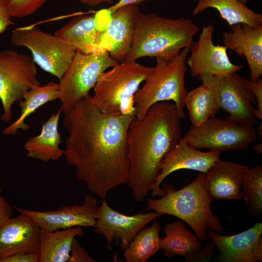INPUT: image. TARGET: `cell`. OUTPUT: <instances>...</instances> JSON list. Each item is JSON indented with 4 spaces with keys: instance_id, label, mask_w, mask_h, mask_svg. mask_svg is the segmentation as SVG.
Returning a JSON list of instances; mask_svg holds the SVG:
<instances>
[{
    "instance_id": "cell-1",
    "label": "cell",
    "mask_w": 262,
    "mask_h": 262,
    "mask_svg": "<svg viewBox=\"0 0 262 262\" xmlns=\"http://www.w3.org/2000/svg\"><path fill=\"white\" fill-rule=\"evenodd\" d=\"M68 135L64 155L77 178L96 196L105 198L129 177L127 132L134 115L102 113L90 94L64 113Z\"/></svg>"
},
{
    "instance_id": "cell-2",
    "label": "cell",
    "mask_w": 262,
    "mask_h": 262,
    "mask_svg": "<svg viewBox=\"0 0 262 262\" xmlns=\"http://www.w3.org/2000/svg\"><path fill=\"white\" fill-rule=\"evenodd\" d=\"M180 119L173 102L162 101L151 106L143 119L135 116L131 122L127 184L136 201L148 195L160 174L161 161L181 138Z\"/></svg>"
},
{
    "instance_id": "cell-3",
    "label": "cell",
    "mask_w": 262,
    "mask_h": 262,
    "mask_svg": "<svg viewBox=\"0 0 262 262\" xmlns=\"http://www.w3.org/2000/svg\"><path fill=\"white\" fill-rule=\"evenodd\" d=\"M198 32V27L189 18L172 19L140 12L131 49L124 61H136L144 57H173L183 48H189Z\"/></svg>"
},
{
    "instance_id": "cell-4",
    "label": "cell",
    "mask_w": 262,
    "mask_h": 262,
    "mask_svg": "<svg viewBox=\"0 0 262 262\" xmlns=\"http://www.w3.org/2000/svg\"><path fill=\"white\" fill-rule=\"evenodd\" d=\"M205 178V174L201 173L179 190L172 184H164V195L158 199H148L147 209L179 218L191 227L200 240H206L207 229L222 233L224 229L220 220L211 211L213 199L206 188Z\"/></svg>"
},
{
    "instance_id": "cell-5",
    "label": "cell",
    "mask_w": 262,
    "mask_h": 262,
    "mask_svg": "<svg viewBox=\"0 0 262 262\" xmlns=\"http://www.w3.org/2000/svg\"><path fill=\"white\" fill-rule=\"evenodd\" d=\"M189 52V48H185L173 57L156 58V65L153 71L134 96L136 118L143 119L155 103L171 100L180 118H185V98L188 92L184 77Z\"/></svg>"
},
{
    "instance_id": "cell-6",
    "label": "cell",
    "mask_w": 262,
    "mask_h": 262,
    "mask_svg": "<svg viewBox=\"0 0 262 262\" xmlns=\"http://www.w3.org/2000/svg\"><path fill=\"white\" fill-rule=\"evenodd\" d=\"M153 69L136 61L119 63L101 75L91 100L105 115H135L134 95Z\"/></svg>"
},
{
    "instance_id": "cell-7",
    "label": "cell",
    "mask_w": 262,
    "mask_h": 262,
    "mask_svg": "<svg viewBox=\"0 0 262 262\" xmlns=\"http://www.w3.org/2000/svg\"><path fill=\"white\" fill-rule=\"evenodd\" d=\"M119 63L106 51L88 54L76 51L58 83L62 112L68 111L90 94L103 73Z\"/></svg>"
},
{
    "instance_id": "cell-8",
    "label": "cell",
    "mask_w": 262,
    "mask_h": 262,
    "mask_svg": "<svg viewBox=\"0 0 262 262\" xmlns=\"http://www.w3.org/2000/svg\"><path fill=\"white\" fill-rule=\"evenodd\" d=\"M11 43L14 46L28 49L36 65L59 80L67 69L76 51L54 34L45 32L33 25L14 30Z\"/></svg>"
},
{
    "instance_id": "cell-9",
    "label": "cell",
    "mask_w": 262,
    "mask_h": 262,
    "mask_svg": "<svg viewBox=\"0 0 262 262\" xmlns=\"http://www.w3.org/2000/svg\"><path fill=\"white\" fill-rule=\"evenodd\" d=\"M184 138L197 149L221 152L246 149L257 139V131L254 125L213 116L199 126L191 125Z\"/></svg>"
},
{
    "instance_id": "cell-10",
    "label": "cell",
    "mask_w": 262,
    "mask_h": 262,
    "mask_svg": "<svg viewBox=\"0 0 262 262\" xmlns=\"http://www.w3.org/2000/svg\"><path fill=\"white\" fill-rule=\"evenodd\" d=\"M37 68L32 57L13 49L0 51V100L3 114L0 119L8 122L12 117V107L23 99L32 87L40 85Z\"/></svg>"
},
{
    "instance_id": "cell-11",
    "label": "cell",
    "mask_w": 262,
    "mask_h": 262,
    "mask_svg": "<svg viewBox=\"0 0 262 262\" xmlns=\"http://www.w3.org/2000/svg\"><path fill=\"white\" fill-rule=\"evenodd\" d=\"M197 77L212 91L219 108L228 113L226 119L238 123H257L253 113L256 101L249 80L237 72L224 77L203 74Z\"/></svg>"
},
{
    "instance_id": "cell-12",
    "label": "cell",
    "mask_w": 262,
    "mask_h": 262,
    "mask_svg": "<svg viewBox=\"0 0 262 262\" xmlns=\"http://www.w3.org/2000/svg\"><path fill=\"white\" fill-rule=\"evenodd\" d=\"M213 31L212 24L203 27L197 41H193L189 47L191 55L186 63L193 77L203 74L224 77L237 72L243 67L242 65L231 62L225 46L213 44Z\"/></svg>"
},
{
    "instance_id": "cell-13",
    "label": "cell",
    "mask_w": 262,
    "mask_h": 262,
    "mask_svg": "<svg viewBox=\"0 0 262 262\" xmlns=\"http://www.w3.org/2000/svg\"><path fill=\"white\" fill-rule=\"evenodd\" d=\"M161 215L155 211L127 215L110 207L104 200L99 206L94 228L97 233L105 237L109 244L119 243L121 249L125 250L147 224Z\"/></svg>"
},
{
    "instance_id": "cell-14",
    "label": "cell",
    "mask_w": 262,
    "mask_h": 262,
    "mask_svg": "<svg viewBox=\"0 0 262 262\" xmlns=\"http://www.w3.org/2000/svg\"><path fill=\"white\" fill-rule=\"evenodd\" d=\"M18 212H23L33 219L41 229L49 231L73 227H94L99 206L96 197L88 194L81 205L63 206L55 210L38 211L15 206Z\"/></svg>"
},
{
    "instance_id": "cell-15",
    "label": "cell",
    "mask_w": 262,
    "mask_h": 262,
    "mask_svg": "<svg viewBox=\"0 0 262 262\" xmlns=\"http://www.w3.org/2000/svg\"><path fill=\"white\" fill-rule=\"evenodd\" d=\"M220 152H202L189 145L185 139L181 138L176 146L164 157L159 168L160 172L151 187L152 196H163L165 193L160 185L169 174L180 169H189L205 174L217 160Z\"/></svg>"
},
{
    "instance_id": "cell-16",
    "label": "cell",
    "mask_w": 262,
    "mask_h": 262,
    "mask_svg": "<svg viewBox=\"0 0 262 262\" xmlns=\"http://www.w3.org/2000/svg\"><path fill=\"white\" fill-rule=\"evenodd\" d=\"M207 237L217 247L221 262H256L262 261V223L234 235H222L209 230Z\"/></svg>"
},
{
    "instance_id": "cell-17",
    "label": "cell",
    "mask_w": 262,
    "mask_h": 262,
    "mask_svg": "<svg viewBox=\"0 0 262 262\" xmlns=\"http://www.w3.org/2000/svg\"><path fill=\"white\" fill-rule=\"evenodd\" d=\"M140 12L138 4L127 5L117 9L111 14L103 31L101 49L119 63L124 61L131 50L135 21Z\"/></svg>"
},
{
    "instance_id": "cell-18",
    "label": "cell",
    "mask_w": 262,
    "mask_h": 262,
    "mask_svg": "<svg viewBox=\"0 0 262 262\" xmlns=\"http://www.w3.org/2000/svg\"><path fill=\"white\" fill-rule=\"evenodd\" d=\"M41 229L29 215L19 212L0 227V262L18 252L38 251Z\"/></svg>"
},
{
    "instance_id": "cell-19",
    "label": "cell",
    "mask_w": 262,
    "mask_h": 262,
    "mask_svg": "<svg viewBox=\"0 0 262 262\" xmlns=\"http://www.w3.org/2000/svg\"><path fill=\"white\" fill-rule=\"evenodd\" d=\"M229 28L223 33L224 46L244 56L250 70L249 81H258L262 76V26L238 23Z\"/></svg>"
},
{
    "instance_id": "cell-20",
    "label": "cell",
    "mask_w": 262,
    "mask_h": 262,
    "mask_svg": "<svg viewBox=\"0 0 262 262\" xmlns=\"http://www.w3.org/2000/svg\"><path fill=\"white\" fill-rule=\"evenodd\" d=\"M248 167L238 163L216 161L205 174V185L211 198L221 199L242 198V181Z\"/></svg>"
},
{
    "instance_id": "cell-21",
    "label": "cell",
    "mask_w": 262,
    "mask_h": 262,
    "mask_svg": "<svg viewBox=\"0 0 262 262\" xmlns=\"http://www.w3.org/2000/svg\"><path fill=\"white\" fill-rule=\"evenodd\" d=\"M97 18V15L76 16L54 34L73 47L76 51L88 54L103 50L102 36L105 27L99 28Z\"/></svg>"
},
{
    "instance_id": "cell-22",
    "label": "cell",
    "mask_w": 262,
    "mask_h": 262,
    "mask_svg": "<svg viewBox=\"0 0 262 262\" xmlns=\"http://www.w3.org/2000/svg\"><path fill=\"white\" fill-rule=\"evenodd\" d=\"M61 107L42 125L39 134L29 139L25 143L24 148L28 157L47 162L56 161L64 155V150L59 147L61 143L58 124Z\"/></svg>"
},
{
    "instance_id": "cell-23",
    "label": "cell",
    "mask_w": 262,
    "mask_h": 262,
    "mask_svg": "<svg viewBox=\"0 0 262 262\" xmlns=\"http://www.w3.org/2000/svg\"><path fill=\"white\" fill-rule=\"evenodd\" d=\"M84 233L81 227L53 231L41 229L39 262H68L74 239Z\"/></svg>"
},
{
    "instance_id": "cell-24",
    "label": "cell",
    "mask_w": 262,
    "mask_h": 262,
    "mask_svg": "<svg viewBox=\"0 0 262 262\" xmlns=\"http://www.w3.org/2000/svg\"><path fill=\"white\" fill-rule=\"evenodd\" d=\"M59 98L58 83L50 82L44 86L39 85L32 87L24 94L23 99L19 101L20 115L4 129L3 134L14 135L19 129L28 131L30 126L25 122L26 118L41 106Z\"/></svg>"
},
{
    "instance_id": "cell-25",
    "label": "cell",
    "mask_w": 262,
    "mask_h": 262,
    "mask_svg": "<svg viewBox=\"0 0 262 262\" xmlns=\"http://www.w3.org/2000/svg\"><path fill=\"white\" fill-rule=\"evenodd\" d=\"M164 232L165 236L161 238L160 246L167 257L181 255L185 258L202 248L201 242L181 220L167 224Z\"/></svg>"
},
{
    "instance_id": "cell-26",
    "label": "cell",
    "mask_w": 262,
    "mask_h": 262,
    "mask_svg": "<svg viewBox=\"0 0 262 262\" xmlns=\"http://www.w3.org/2000/svg\"><path fill=\"white\" fill-rule=\"evenodd\" d=\"M209 8L216 9L229 26L238 23H246L255 27L262 26V15L254 12L239 0H197L192 10V16Z\"/></svg>"
},
{
    "instance_id": "cell-27",
    "label": "cell",
    "mask_w": 262,
    "mask_h": 262,
    "mask_svg": "<svg viewBox=\"0 0 262 262\" xmlns=\"http://www.w3.org/2000/svg\"><path fill=\"white\" fill-rule=\"evenodd\" d=\"M161 226L154 220L151 226L143 228L125 249L123 257L126 262H145L161 249L159 233Z\"/></svg>"
},
{
    "instance_id": "cell-28",
    "label": "cell",
    "mask_w": 262,
    "mask_h": 262,
    "mask_svg": "<svg viewBox=\"0 0 262 262\" xmlns=\"http://www.w3.org/2000/svg\"><path fill=\"white\" fill-rule=\"evenodd\" d=\"M192 125L198 126L219 111L216 99L205 84L187 92L185 98Z\"/></svg>"
},
{
    "instance_id": "cell-29",
    "label": "cell",
    "mask_w": 262,
    "mask_h": 262,
    "mask_svg": "<svg viewBox=\"0 0 262 262\" xmlns=\"http://www.w3.org/2000/svg\"><path fill=\"white\" fill-rule=\"evenodd\" d=\"M242 198L246 206L252 214L262 213V166L247 168L242 181Z\"/></svg>"
},
{
    "instance_id": "cell-30",
    "label": "cell",
    "mask_w": 262,
    "mask_h": 262,
    "mask_svg": "<svg viewBox=\"0 0 262 262\" xmlns=\"http://www.w3.org/2000/svg\"><path fill=\"white\" fill-rule=\"evenodd\" d=\"M47 0H10V13L14 17L22 18L32 15Z\"/></svg>"
},
{
    "instance_id": "cell-31",
    "label": "cell",
    "mask_w": 262,
    "mask_h": 262,
    "mask_svg": "<svg viewBox=\"0 0 262 262\" xmlns=\"http://www.w3.org/2000/svg\"><path fill=\"white\" fill-rule=\"evenodd\" d=\"M68 262H95L75 238L72 243Z\"/></svg>"
},
{
    "instance_id": "cell-32",
    "label": "cell",
    "mask_w": 262,
    "mask_h": 262,
    "mask_svg": "<svg viewBox=\"0 0 262 262\" xmlns=\"http://www.w3.org/2000/svg\"><path fill=\"white\" fill-rule=\"evenodd\" d=\"M248 84L256 101L257 108L254 110V115L257 118L262 119V80L260 78L256 82L249 80Z\"/></svg>"
},
{
    "instance_id": "cell-33",
    "label": "cell",
    "mask_w": 262,
    "mask_h": 262,
    "mask_svg": "<svg viewBox=\"0 0 262 262\" xmlns=\"http://www.w3.org/2000/svg\"><path fill=\"white\" fill-rule=\"evenodd\" d=\"M215 245L212 241L204 248H201L185 258L187 262H204L209 260L215 252Z\"/></svg>"
},
{
    "instance_id": "cell-34",
    "label": "cell",
    "mask_w": 262,
    "mask_h": 262,
    "mask_svg": "<svg viewBox=\"0 0 262 262\" xmlns=\"http://www.w3.org/2000/svg\"><path fill=\"white\" fill-rule=\"evenodd\" d=\"M10 0H0V34L3 33L8 26L15 24L12 20L9 4Z\"/></svg>"
},
{
    "instance_id": "cell-35",
    "label": "cell",
    "mask_w": 262,
    "mask_h": 262,
    "mask_svg": "<svg viewBox=\"0 0 262 262\" xmlns=\"http://www.w3.org/2000/svg\"><path fill=\"white\" fill-rule=\"evenodd\" d=\"M39 252H18L8 257L1 262H39Z\"/></svg>"
},
{
    "instance_id": "cell-36",
    "label": "cell",
    "mask_w": 262,
    "mask_h": 262,
    "mask_svg": "<svg viewBox=\"0 0 262 262\" xmlns=\"http://www.w3.org/2000/svg\"><path fill=\"white\" fill-rule=\"evenodd\" d=\"M12 214L11 206L4 197L0 196V227L11 218Z\"/></svg>"
},
{
    "instance_id": "cell-37",
    "label": "cell",
    "mask_w": 262,
    "mask_h": 262,
    "mask_svg": "<svg viewBox=\"0 0 262 262\" xmlns=\"http://www.w3.org/2000/svg\"><path fill=\"white\" fill-rule=\"evenodd\" d=\"M146 0H119L117 3L106 9L111 14L114 13L117 9L129 4H138Z\"/></svg>"
},
{
    "instance_id": "cell-38",
    "label": "cell",
    "mask_w": 262,
    "mask_h": 262,
    "mask_svg": "<svg viewBox=\"0 0 262 262\" xmlns=\"http://www.w3.org/2000/svg\"><path fill=\"white\" fill-rule=\"evenodd\" d=\"M80 1L83 3L86 4L89 6H97L102 2H106L109 4H112L113 0H79Z\"/></svg>"
},
{
    "instance_id": "cell-39",
    "label": "cell",
    "mask_w": 262,
    "mask_h": 262,
    "mask_svg": "<svg viewBox=\"0 0 262 262\" xmlns=\"http://www.w3.org/2000/svg\"><path fill=\"white\" fill-rule=\"evenodd\" d=\"M254 149L256 151L261 153L262 152V144L260 145V144L256 145L255 146Z\"/></svg>"
},
{
    "instance_id": "cell-40",
    "label": "cell",
    "mask_w": 262,
    "mask_h": 262,
    "mask_svg": "<svg viewBox=\"0 0 262 262\" xmlns=\"http://www.w3.org/2000/svg\"><path fill=\"white\" fill-rule=\"evenodd\" d=\"M241 3L246 4V3L249 0H239Z\"/></svg>"
},
{
    "instance_id": "cell-41",
    "label": "cell",
    "mask_w": 262,
    "mask_h": 262,
    "mask_svg": "<svg viewBox=\"0 0 262 262\" xmlns=\"http://www.w3.org/2000/svg\"><path fill=\"white\" fill-rule=\"evenodd\" d=\"M1 186H0V194L1 193Z\"/></svg>"
}]
</instances>
